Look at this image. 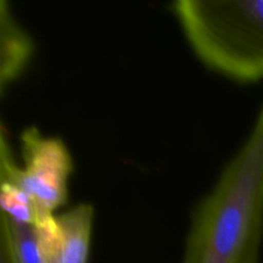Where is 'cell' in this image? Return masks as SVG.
Segmentation results:
<instances>
[{
    "label": "cell",
    "mask_w": 263,
    "mask_h": 263,
    "mask_svg": "<svg viewBox=\"0 0 263 263\" xmlns=\"http://www.w3.org/2000/svg\"><path fill=\"white\" fill-rule=\"evenodd\" d=\"M263 235V105L190 221L181 263H258Z\"/></svg>",
    "instance_id": "cell-1"
},
{
    "label": "cell",
    "mask_w": 263,
    "mask_h": 263,
    "mask_svg": "<svg viewBox=\"0 0 263 263\" xmlns=\"http://www.w3.org/2000/svg\"><path fill=\"white\" fill-rule=\"evenodd\" d=\"M187 45L207 68L240 84L263 80V0H176Z\"/></svg>",
    "instance_id": "cell-2"
},
{
    "label": "cell",
    "mask_w": 263,
    "mask_h": 263,
    "mask_svg": "<svg viewBox=\"0 0 263 263\" xmlns=\"http://www.w3.org/2000/svg\"><path fill=\"white\" fill-rule=\"evenodd\" d=\"M5 130L0 135V182L18 185L31 198L39 217L53 215L68 199V179L73 161L62 139L45 136L35 126L21 133L23 167L14 161Z\"/></svg>",
    "instance_id": "cell-3"
},
{
    "label": "cell",
    "mask_w": 263,
    "mask_h": 263,
    "mask_svg": "<svg viewBox=\"0 0 263 263\" xmlns=\"http://www.w3.org/2000/svg\"><path fill=\"white\" fill-rule=\"evenodd\" d=\"M35 44L10 10V4L0 0V94L18 79L32 58Z\"/></svg>",
    "instance_id": "cell-4"
},
{
    "label": "cell",
    "mask_w": 263,
    "mask_h": 263,
    "mask_svg": "<svg viewBox=\"0 0 263 263\" xmlns=\"http://www.w3.org/2000/svg\"><path fill=\"white\" fill-rule=\"evenodd\" d=\"M2 213L21 223L35 225L39 213L25 190L12 182H0Z\"/></svg>",
    "instance_id": "cell-5"
}]
</instances>
